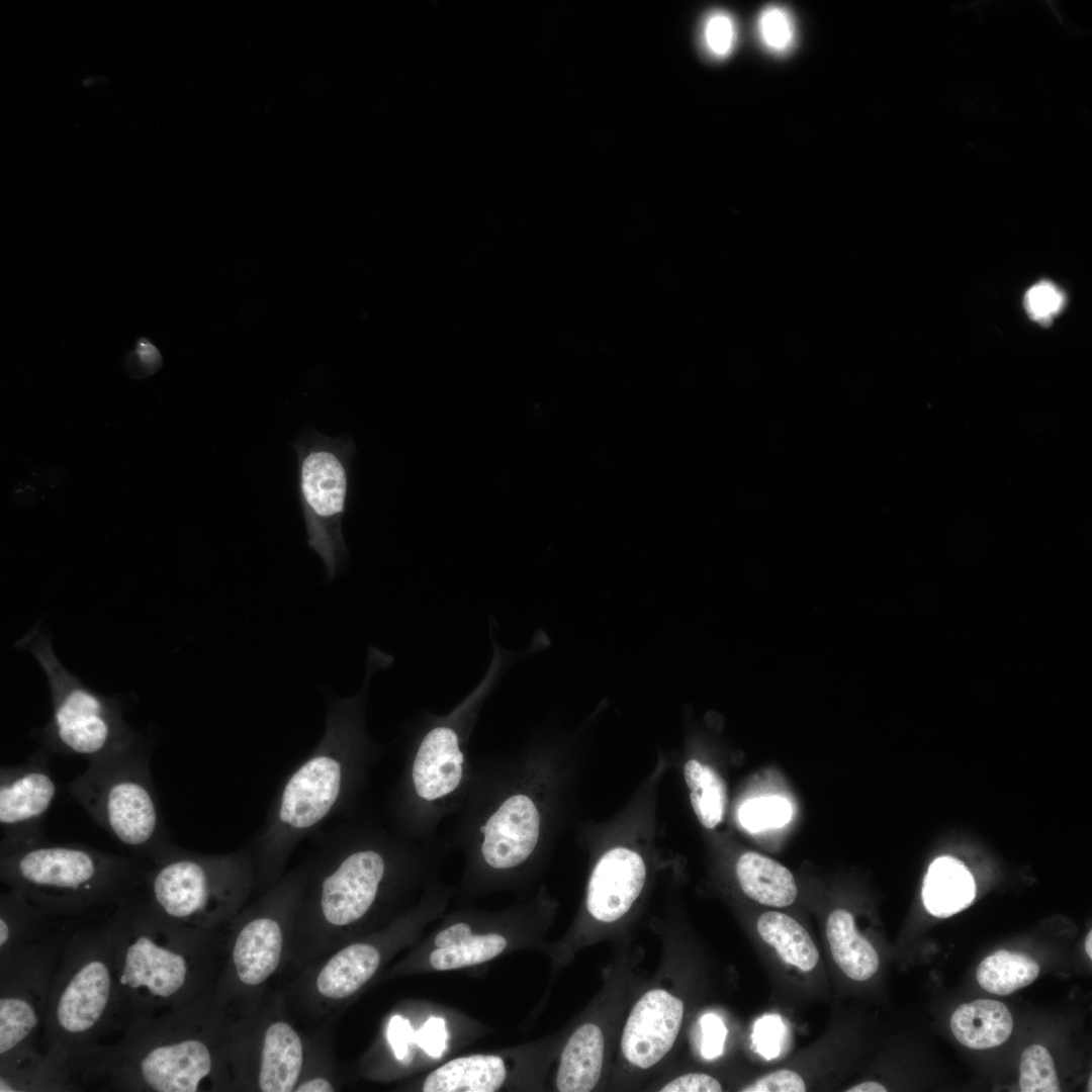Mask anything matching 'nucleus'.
<instances>
[{"mask_svg": "<svg viewBox=\"0 0 1092 1092\" xmlns=\"http://www.w3.org/2000/svg\"><path fill=\"white\" fill-rule=\"evenodd\" d=\"M887 1089L875 1081H867L850 1087L846 1092H886Z\"/></svg>", "mask_w": 1092, "mask_h": 1092, "instance_id": "obj_43", "label": "nucleus"}, {"mask_svg": "<svg viewBox=\"0 0 1092 1092\" xmlns=\"http://www.w3.org/2000/svg\"><path fill=\"white\" fill-rule=\"evenodd\" d=\"M684 777L700 823L708 829L716 827L723 819L726 805V787L722 778L712 766L697 759L686 762Z\"/></svg>", "mask_w": 1092, "mask_h": 1092, "instance_id": "obj_27", "label": "nucleus"}, {"mask_svg": "<svg viewBox=\"0 0 1092 1092\" xmlns=\"http://www.w3.org/2000/svg\"><path fill=\"white\" fill-rule=\"evenodd\" d=\"M331 1022L316 1026L314 1043L295 1092L339 1090L331 1044Z\"/></svg>", "mask_w": 1092, "mask_h": 1092, "instance_id": "obj_29", "label": "nucleus"}, {"mask_svg": "<svg viewBox=\"0 0 1092 1092\" xmlns=\"http://www.w3.org/2000/svg\"><path fill=\"white\" fill-rule=\"evenodd\" d=\"M50 753L40 748L25 761L0 767V827L5 840L43 838L42 823L57 795Z\"/></svg>", "mask_w": 1092, "mask_h": 1092, "instance_id": "obj_15", "label": "nucleus"}, {"mask_svg": "<svg viewBox=\"0 0 1092 1092\" xmlns=\"http://www.w3.org/2000/svg\"><path fill=\"white\" fill-rule=\"evenodd\" d=\"M16 646L36 659L49 685L51 718L31 733L40 748L89 762L143 737L125 721L119 698L96 692L62 664L42 625L34 626Z\"/></svg>", "mask_w": 1092, "mask_h": 1092, "instance_id": "obj_11", "label": "nucleus"}, {"mask_svg": "<svg viewBox=\"0 0 1092 1092\" xmlns=\"http://www.w3.org/2000/svg\"><path fill=\"white\" fill-rule=\"evenodd\" d=\"M386 1038L394 1058L399 1062H410V1048L415 1043V1031L410 1021L400 1015L391 1016L387 1023Z\"/></svg>", "mask_w": 1092, "mask_h": 1092, "instance_id": "obj_40", "label": "nucleus"}, {"mask_svg": "<svg viewBox=\"0 0 1092 1092\" xmlns=\"http://www.w3.org/2000/svg\"><path fill=\"white\" fill-rule=\"evenodd\" d=\"M506 946L507 940L499 934H471L456 944L433 950L430 964L441 971L478 965L497 957Z\"/></svg>", "mask_w": 1092, "mask_h": 1092, "instance_id": "obj_28", "label": "nucleus"}, {"mask_svg": "<svg viewBox=\"0 0 1092 1092\" xmlns=\"http://www.w3.org/2000/svg\"><path fill=\"white\" fill-rule=\"evenodd\" d=\"M950 1028L965 1046L975 1050L995 1048L1005 1042L1013 1030V1018L1001 1002L978 999L960 1005L951 1015Z\"/></svg>", "mask_w": 1092, "mask_h": 1092, "instance_id": "obj_20", "label": "nucleus"}, {"mask_svg": "<svg viewBox=\"0 0 1092 1092\" xmlns=\"http://www.w3.org/2000/svg\"><path fill=\"white\" fill-rule=\"evenodd\" d=\"M702 1029L701 1051L704 1058L715 1059L723 1053L727 1029L722 1019L707 1013L700 1019Z\"/></svg>", "mask_w": 1092, "mask_h": 1092, "instance_id": "obj_37", "label": "nucleus"}, {"mask_svg": "<svg viewBox=\"0 0 1092 1092\" xmlns=\"http://www.w3.org/2000/svg\"><path fill=\"white\" fill-rule=\"evenodd\" d=\"M1091 1082H1092V1079H1091V1077H1090V1078H1089V1089H1088L1089 1091H1091Z\"/></svg>", "mask_w": 1092, "mask_h": 1092, "instance_id": "obj_45", "label": "nucleus"}, {"mask_svg": "<svg viewBox=\"0 0 1092 1092\" xmlns=\"http://www.w3.org/2000/svg\"><path fill=\"white\" fill-rule=\"evenodd\" d=\"M736 876L744 894L760 904L783 908L797 897V885L790 870L760 853H742L736 862Z\"/></svg>", "mask_w": 1092, "mask_h": 1092, "instance_id": "obj_22", "label": "nucleus"}, {"mask_svg": "<svg viewBox=\"0 0 1092 1092\" xmlns=\"http://www.w3.org/2000/svg\"><path fill=\"white\" fill-rule=\"evenodd\" d=\"M757 31L762 44L775 54L787 53L795 41L794 21L789 12L780 6H767L760 12Z\"/></svg>", "mask_w": 1092, "mask_h": 1092, "instance_id": "obj_32", "label": "nucleus"}, {"mask_svg": "<svg viewBox=\"0 0 1092 1092\" xmlns=\"http://www.w3.org/2000/svg\"><path fill=\"white\" fill-rule=\"evenodd\" d=\"M743 1092H804L806 1085L803 1078L791 1070H780L767 1074L751 1085L743 1088Z\"/></svg>", "mask_w": 1092, "mask_h": 1092, "instance_id": "obj_36", "label": "nucleus"}, {"mask_svg": "<svg viewBox=\"0 0 1092 1092\" xmlns=\"http://www.w3.org/2000/svg\"><path fill=\"white\" fill-rule=\"evenodd\" d=\"M1038 975L1039 966L1031 957L1006 949L984 959L976 972L977 981L984 990L1001 996L1030 985Z\"/></svg>", "mask_w": 1092, "mask_h": 1092, "instance_id": "obj_26", "label": "nucleus"}, {"mask_svg": "<svg viewBox=\"0 0 1092 1092\" xmlns=\"http://www.w3.org/2000/svg\"><path fill=\"white\" fill-rule=\"evenodd\" d=\"M115 978V1033L136 1020L213 991L226 934L183 927L155 911L141 891L108 915Z\"/></svg>", "mask_w": 1092, "mask_h": 1092, "instance_id": "obj_4", "label": "nucleus"}, {"mask_svg": "<svg viewBox=\"0 0 1092 1092\" xmlns=\"http://www.w3.org/2000/svg\"><path fill=\"white\" fill-rule=\"evenodd\" d=\"M315 1033L316 1027L303 1028L294 1022L282 989L272 988L256 1012L234 1022L232 1092H295Z\"/></svg>", "mask_w": 1092, "mask_h": 1092, "instance_id": "obj_12", "label": "nucleus"}, {"mask_svg": "<svg viewBox=\"0 0 1092 1092\" xmlns=\"http://www.w3.org/2000/svg\"><path fill=\"white\" fill-rule=\"evenodd\" d=\"M447 843L413 840L372 822L346 824L326 835L305 861L288 967L297 971L348 942L388 903L400 875Z\"/></svg>", "mask_w": 1092, "mask_h": 1092, "instance_id": "obj_1", "label": "nucleus"}, {"mask_svg": "<svg viewBox=\"0 0 1092 1092\" xmlns=\"http://www.w3.org/2000/svg\"><path fill=\"white\" fill-rule=\"evenodd\" d=\"M504 665L494 647L485 676L460 703L444 715L423 714L408 729L402 767L387 801L390 828L398 834L435 840L440 824L460 809L472 775L471 733Z\"/></svg>", "mask_w": 1092, "mask_h": 1092, "instance_id": "obj_5", "label": "nucleus"}, {"mask_svg": "<svg viewBox=\"0 0 1092 1092\" xmlns=\"http://www.w3.org/2000/svg\"><path fill=\"white\" fill-rule=\"evenodd\" d=\"M792 816L790 802L778 796L762 797L742 804L738 812L741 825L750 832L782 827Z\"/></svg>", "mask_w": 1092, "mask_h": 1092, "instance_id": "obj_31", "label": "nucleus"}, {"mask_svg": "<svg viewBox=\"0 0 1092 1092\" xmlns=\"http://www.w3.org/2000/svg\"><path fill=\"white\" fill-rule=\"evenodd\" d=\"M661 1092H719L722 1086L717 1079L704 1073L681 1075L661 1089Z\"/></svg>", "mask_w": 1092, "mask_h": 1092, "instance_id": "obj_41", "label": "nucleus"}, {"mask_svg": "<svg viewBox=\"0 0 1092 1092\" xmlns=\"http://www.w3.org/2000/svg\"><path fill=\"white\" fill-rule=\"evenodd\" d=\"M110 913L74 925L50 987L39 1050L71 1076L85 1053L115 1033Z\"/></svg>", "mask_w": 1092, "mask_h": 1092, "instance_id": "obj_7", "label": "nucleus"}, {"mask_svg": "<svg viewBox=\"0 0 1092 1092\" xmlns=\"http://www.w3.org/2000/svg\"><path fill=\"white\" fill-rule=\"evenodd\" d=\"M307 878L305 861L286 872L231 923L213 995L236 1020L256 1012L272 981L289 965L295 918Z\"/></svg>", "mask_w": 1092, "mask_h": 1092, "instance_id": "obj_9", "label": "nucleus"}, {"mask_svg": "<svg viewBox=\"0 0 1092 1092\" xmlns=\"http://www.w3.org/2000/svg\"><path fill=\"white\" fill-rule=\"evenodd\" d=\"M976 897V883L968 868L952 856H940L928 868L922 886L925 909L939 918L968 908Z\"/></svg>", "mask_w": 1092, "mask_h": 1092, "instance_id": "obj_18", "label": "nucleus"}, {"mask_svg": "<svg viewBox=\"0 0 1092 1092\" xmlns=\"http://www.w3.org/2000/svg\"><path fill=\"white\" fill-rule=\"evenodd\" d=\"M447 1037L446 1023L441 1017H430L418 1031H415V1043L432 1058L442 1056L446 1049Z\"/></svg>", "mask_w": 1092, "mask_h": 1092, "instance_id": "obj_38", "label": "nucleus"}, {"mask_svg": "<svg viewBox=\"0 0 1092 1092\" xmlns=\"http://www.w3.org/2000/svg\"><path fill=\"white\" fill-rule=\"evenodd\" d=\"M380 651L370 653L362 689L353 697L330 699L326 728L313 750L286 777L265 818L248 844L253 852L259 894L286 872L297 845L331 817L351 811L366 789L383 747L369 735L365 709L370 679Z\"/></svg>", "mask_w": 1092, "mask_h": 1092, "instance_id": "obj_3", "label": "nucleus"}, {"mask_svg": "<svg viewBox=\"0 0 1092 1092\" xmlns=\"http://www.w3.org/2000/svg\"><path fill=\"white\" fill-rule=\"evenodd\" d=\"M292 446L307 545L323 561L331 580L348 556L342 525L355 445L350 437L330 438L307 430Z\"/></svg>", "mask_w": 1092, "mask_h": 1092, "instance_id": "obj_13", "label": "nucleus"}, {"mask_svg": "<svg viewBox=\"0 0 1092 1092\" xmlns=\"http://www.w3.org/2000/svg\"><path fill=\"white\" fill-rule=\"evenodd\" d=\"M684 1017L682 1001L663 989L646 992L626 1021L621 1049L626 1060L648 1069L671 1050Z\"/></svg>", "mask_w": 1092, "mask_h": 1092, "instance_id": "obj_16", "label": "nucleus"}, {"mask_svg": "<svg viewBox=\"0 0 1092 1092\" xmlns=\"http://www.w3.org/2000/svg\"><path fill=\"white\" fill-rule=\"evenodd\" d=\"M233 1018L213 991L144 1018L72 1068L78 1091L232 1092Z\"/></svg>", "mask_w": 1092, "mask_h": 1092, "instance_id": "obj_2", "label": "nucleus"}, {"mask_svg": "<svg viewBox=\"0 0 1092 1092\" xmlns=\"http://www.w3.org/2000/svg\"><path fill=\"white\" fill-rule=\"evenodd\" d=\"M162 365V357L158 348L147 339H140L134 352L127 359V370L133 377L144 378L156 371Z\"/></svg>", "mask_w": 1092, "mask_h": 1092, "instance_id": "obj_39", "label": "nucleus"}, {"mask_svg": "<svg viewBox=\"0 0 1092 1092\" xmlns=\"http://www.w3.org/2000/svg\"><path fill=\"white\" fill-rule=\"evenodd\" d=\"M1085 949H1086V952H1087L1088 957L1091 959L1092 958V932L1091 931H1089V933L1087 934L1086 941H1085Z\"/></svg>", "mask_w": 1092, "mask_h": 1092, "instance_id": "obj_44", "label": "nucleus"}, {"mask_svg": "<svg viewBox=\"0 0 1092 1092\" xmlns=\"http://www.w3.org/2000/svg\"><path fill=\"white\" fill-rule=\"evenodd\" d=\"M77 922L48 937L0 950V1063L40 1052L50 987Z\"/></svg>", "mask_w": 1092, "mask_h": 1092, "instance_id": "obj_14", "label": "nucleus"}, {"mask_svg": "<svg viewBox=\"0 0 1092 1092\" xmlns=\"http://www.w3.org/2000/svg\"><path fill=\"white\" fill-rule=\"evenodd\" d=\"M153 748L143 736L89 761L67 787L98 826L147 862L171 842L151 774Z\"/></svg>", "mask_w": 1092, "mask_h": 1092, "instance_id": "obj_10", "label": "nucleus"}, {"mask_svg": "<svg viewBox=\"0 0 1092 1092\" xmlns=\"http://www.w3.org/2000/svg\"><path fill=\"white\" fill-rule=\"evenodd\" d=\"M605 1040L601 1028L594 1023L579 1026L565 1044L556 1076L560 1092H587L601 1078Z\"/></svg>", "mask_w": 1092, "mask_h": 1092, "instance_id": "obj_19", "label": "nucleus"}, {"mask_svg": "<svg viewBox=\"0 0 1092 1092\" xmlns=\"http://www.w3.org/2000/svg\"><path fill=\"white\" fill-rule=\"evenodd\" d=\"M256 889V864L249 845L208 854L169 842L148 861L141 893L172 922L199 932L226 934Z\"/></svg>", "mask_w": 1092, "mask_h": 1092, "instance_id": "obj_8", "label": "nucleus"}, {"mask_svg": "<svg viewBox=\"0 0 1092 1092\" xmlns=\"http://www.w3.org/2000/svg\"><path fill=\"white\" fill-rule=\"evenodd\" d=\"M1023 304L1032 321L1049 326L1054 316L1062 311L1065 295L1053 282L1043 280L1026 291Z\"/></svg>", "mask_w": 1092, "mask_h": 1092, "instance_id": "obj_33", "label": "nucleus"}, {"mask_svg": "<svg viewBox=\"0 0 1092 1092\" xmlns=\"http://www.w3.org/2000/svg\"><path fill=\"white\" fill-rule=\"evenodd\" d=\"M826 936L834 962L848 978L866 981L876 974L878 952L857 931L850 912L833 910L826 922Z\"/></svg>", "mask_w": 1092, "mask_h": 1092, "instance_id": "obj_23", "label": "nucleus"}, {"mask_svg": "<svg viewBox=\"0 0 1092 1092\" xmlns=\"http://www.w3.org/2000/svg\"><path fill=\"white\" fill-rule=\"evenodd\" d=\"M646 879L643 858L626 847L613 848L597 862L587 886L586 908L602 922L623 917L640 895Z\"/></svg>", "mask_w": 1092, "mask_h": 1092, "instance_id": "obj_17", "label": "nucleus"}, {"mask_svg": "<svg viewBox=\"0 0 1092 1092\" xmlns=\"http://www.w3.org/2000/svg\"><path fill=\"white\" fill-rule=\"evenodd\" d=\"M507 1076L500 1057L473 1055L454 1059L433 1071L425 1080V1092H494Z\"/></svg>", "mask_w": 1092, "mask_h": 1092, "instance_id": "obj_21", "label": "nucleus"}, {"mask_svg": "<svg viewBox=\"0 0 1092 1092\" xmlns=\"http://www.w3.org/2000/svg\"><path fill=\"white\" fill-rule=\"evenodd\" d=\"M1019 1070L1022 1092L1061 1091L1053 1057L1042 1045L1032 1044L1024 1050Z\"/></svg>", "mask_w": 1092, "mask_h": 1092, "instance_id": "obj_30", "label": "nucleus"}, {"mask_svg": "<svg viewBox=\"0 0 1092 1092\" xmlns=\"http://www.w3.org/2000/svg\"><path fill=\"white\" fill-rule=\"evenodd\" d=\"M784 1033L785 1027L779 1016L761 1017L753 1027L752 1038L756 1051L767 1060L777 1057L780 1054Z\"/></svg>", "mask_w": 1092, "mask_h": 1092, "instance_id": "obj_35", "label": "nucleus"}, {"mask_svg": "<svg viewBox=\"0 0 1092 1092\" xmlns=\"http://www.w3.org/2000/svg\"><path fill=\"white\" fill-rule=\"evenodd\" d=\"M756 929L784 962L803 972L816 967L818 949L808 931L791 916L778 911L765 912L758 918Z\"/></svg>", "mask_w": 1092, "mask_h": 1092, "instance_id": "obj_25", "label": "nucleus"}, {"mask_svg": "<svg viewBox=\"0 0 1092 1092\" xmlns=\"http://www.w3.org/2000/svg\"><path fill=\"white\" fill-rule=\"evenodd\" d=\"M736 26L729 14L714 11L704 22L703 39L707 52L716 59H724L736 42Z\"/></svg>", "mask_w": 1092, "mask_h": 1092, "instance_id": "obj_34", "label": "nucleus"}, {"mask_svg": "<svg viewBox=\"0 0 1092 1092\" xmlns=\"http://www.w3.org/2000/svg\"><path fill=\"white\" fill-rule=\"evenodd\" d=\"M472 934L471 927L464 922L455 923L440 931L435 938L437 948L456 944Z\"/></svg>", "mask_w": 1092, "mask_h": 1092, "instance_id": "obj_42", "label": "nucleus"}, {"mask_svg": "<svg viewBox=\"0 0 1092 1092\" xmlns=\"http://www.w3.org/2000/svg\"><path fill=\"white\" fill-rule=\"evenodd\" d=\"M148 862L79 843L1 840L0 880L51 915L80 921L112 912L141 890Z\"/></svg>", "mask_w": 1092, "mask_h": 1092, "instance_id": "obj_6", "label": "nucleus"}, {"mask_svg": "<svg viewBox=\"0 0 1092 1092\" xmlns=\"http://www.w3.org/2000/svg\"><path fill=\"white\" fill-rule=\"evenodd\" d=\"M78 1091L67 1068L41 1052L0 1064V1092Z\"/></svg>", "mask_w": 1092, "mask_h": 1092, "instance_id": "obj_24", "label": "nucleus"}]
</instances>
